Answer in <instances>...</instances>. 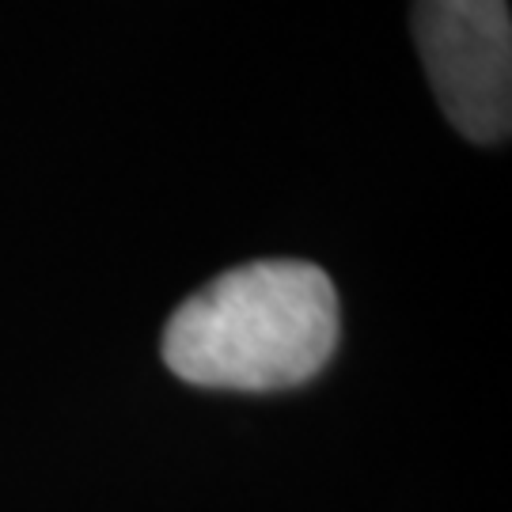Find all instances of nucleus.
<instances>
[{"label": "nucleus", "instance_id": "f257e3e1", "mask_svg": "<svg viewBox=\"0 0 512 512\" xmlns=\"http://www.w3.org/2000/svg\"><path fill=\"white\" fill-rule=\"evenodd\" d=\"M338 346V293L300 258H262L186 296L164 330L167 368L198 387L277 391L323 372Z\"/></svg>", "mask_w": 512, "mask_h": 512}, {"label": "nucleus", "instance_id": "f03ea898", "mask_svg": "<svg viewBox=\"0 0 512 512\" xmlns=\"http://www.w3.org/2000/svg\"><path fill=\"white\" fill-rule=\"evenodd\" d=\"M414 38L452 126L497 145L512 126V23L505 0H418Z\"/></svg>", "mask_w": 512, "mask_h": 512}]
</instances>
